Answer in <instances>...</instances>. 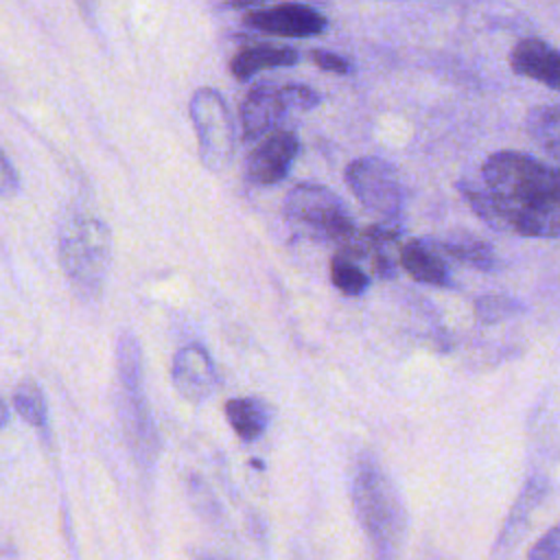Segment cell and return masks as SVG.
<instances>
[{
    "label": "cell",
    "instance_id": "cell-9",
    "mask_svg": "<svg viewBox=\"0 0 560 560\" xmlns=\"http://www.w3.org/2000/svg\"><path fill=\"white\" fill-rule=\"evenodd\" d=\"M300 153V140L289 129H273L252 149L245 162V175L256 186L282 182Z\"/></svg>",
    "mask_w": 560,
    "mask_h": 560
},
{
    "label": "cell",
    "instance_id": "cell-27",
    "mask_svg": "<svg viewBox=\"0 0 560 560\" xmlns=\"http://www.w3.org/2000/svg\"><path fill=\"white\" fill-rule=\"evenodd\" d=\"M7 422H9V407H7L4 398L0 396V429H4Z\"/></svg>",
    "mask_w": 560,
    "mask_h": 560
},
{
    "label": "cell",
    "instance_id": "cell-13",
    "mask_svg": "<svg viewBox=\"0 0 560 560\" xmlns=\"http://www.w3.org/2000/svg\"><path fill=\"white\" fill-rule=\"evenodd\" d=\"M549 490H551V486H549L547 477H542V475L532 477L523 486V490H521V494H518V499H516V503H514V508H512V512H510V516H508V521H505V525H503V529H501V534L494 542L492 556H505V553L514 551V547L525 536L534 512L545 501Z\"/></svg>",
    "mask_w": 560,
    "mask_h": 560
},
{
    "label": "cell",
    "instance_id": "cell-26",
    "mask_svg": "<svg viewBox=\"0 0 560 560\" xmlns=\"http://www.w3.org/2000/svg\"><path fill=\"white\" fill-rule=\"evenodd\" d=\"M223 2L230 9H254V7H265L271 0H223Z\"/></svg>",
    "mask_w": 560,
    "mask_h": 560
},
{
    "label": "cell",
    "instance_id": "cell-15",
    "mask_svg": "<svg viewBox=\"0 0 560 560\" xmlns=\"http://www.w3.org/2000/svg\"><path fill=\"white\" fill-rule=\"evenodd\" d=\"M300 61V52L291 46L280 44H252L243 46L230 61V72L238 81H249L262 70L295 66Z\"/></svg>",
    "mask_w": 560,
    "mask_h": 560
},
{
    "label": "cell",
    "instance_id": "cell-4",
    "mask_svg": "<svg viewBox=\"0 0 560 560\" xmlns=\"http://www.w3.org/2000/svg\"><path fill=\"white\" fill-rule=\"evenodd\" d=\"M116 374L120 418L127 440L136 457L151 468L158 453V429L151 418L149 400L144 394V372L140 343L131 332H120L116 341Z\"/></svg>",
    "mask_w": 560,
    "mask_h": 560
},
{
    "label": "cell",
    "instance_id": "cell-23",
    "mask_svg": "<svg viewBox=\"0 0 560 560\" xmlns=\"http://www.w3.org/2000/svg\"><path fill=\"white\" fill-rule=\"evenodd\" d=\"M308 57L324 72H332V74H350L352 72V63L346 57L337 55V52L315 48V50L308 52Z\"/></svg>",
    "mask_w": 560,
    "mask_h": 560
},
{
    "label": "cell",
    "instance_id": "cell-5",
    "mask_svg": "<svg viewBox=\"0 0 560 560\" xmlns=\"http://www.w3.org/2000/svg\"><path fill=\"white\" fill-rule=\"evenodd\" d=\"M284 219L300 236L319 243H346L354 236V221L346 203L326 186L304 182L284 197Z\"/></svg>",
    "mask_w": 560,
    "mask_h": 560
},
{
    "label": "cell",
    "instance_id": "cell-21",
    "mask_svg": "<svg viewBox=\"0 0 560 560\" xmlns=\"http://www.w3.org/2000/svg\"><path fill=\"white\" fill-rule=\"evenodd\" d=\"M523 311H525V304L510 295H481L475 302V313L481 324H497V322L518 315Z\"/></svg>",
    "mask_w": 560,
    "mask_h": 560
},
{
    "label": "cell",
    "instance_id": "cell-7",
    "mask_svg": "<svg viewBox=\"0 0 560 560\" xmlns=\"http://www.w3.org/2000/svg\"><path fill=\"white\" fill-rule=\"evenodd\" d=\"M346 184L357 201L381 217L383 223L398 225L402 212V186L392 164L381 158H357L346 166Z\"/></svg>",
    "mask_w": 560,
    "mask_h": 560
},
{
    "label": "cell",
    "instance_id": "cell-14",
    "mask_svg": "<svg viewBox=\"0 0 560 560\" xmlns=\"http://www.w3.org/2000/svg\"><path fill=\"white\" fill-rule=\"evenodd\" d=\"M402 269L418 282L433 287H451V269L440 254V245H429V241H407L400 247Z\"/></svg>",
    "mask_w": 560,
    "mask_h": 560
},
{
    "label": "cell",
    "instance_id": "cell-10",
    "mask_svg": "<svg viewBox=\"0 0 560 560\" xmlns=\"http://www.w3.org/2000/svg\"><path fill=\"white\" fill-rule=\"evenodd\" d=\"M282 88L271 83L254 85L241 103V133L245 142L260 140L291 114Z\"/></svg>",
    "mask_w": 560,
    "mask_h": 560
},
{
    "label": "cell",
    "instance_id": "cell-2",
    "mask_svg": "<svg viewBox=\"0 0 560 560\" xmlns=\"http://www.w3.org/2000/svg\"><path fill=\"white\" fill-rule=\"evenodd\" d=\"M352 505L372 551L378 558L400 556L407 534L405 505L396 486L370 453L357 459L352 472Z\"/></svg>",
    "mask_w": 560,
    "mask_h": 560
},
{
    "label": "cell",
    "instance_id": "cell-24",
    "mask_svg": "<svg viewBox=\"0 0 560 560\" xmlns=\"http://www.w3.org/2000/svg\"><path fill=\"white\" fill-rule=\"evenodd\" d=\"M529 558H542V560H558L560 558V527L553 525L527 553Z\"/></svg>",
    "mask_w": 560,
    "mask_h": 560
},
{
    "label": "cell",
    "instance_id": "cell-22",
    "mask_svg": "<svg viewBox=\"0 0 560 560\" xmlns=\"http://www.w3.org/2000/svg\"><path fill=\"white\" fill-rule=\"evenodd\" d=\"M282 92L293 112H308L319 103V94L302 83H287L282 85Z\"/></svg>",
    "mask_w": 560,
    "mask_h": 560
},
{
    "label": "cell",
    "instance_id": "cell-19",
    "mask_svg": "<svg viewBox=\"0 0 560 560\" xmlns=\"http://www.w3.org/2000/svg\"><path fill=\"white\" fill-rule=\"evenodd\" d=\"M13 407L22 420L44 431L48 424V407L42 387L33 378H22L13 389Z\"/></svg>",
    "mask_w": 560,
    "mask_h": 560
},
{
    "label": "cell",
    "instance_id": "cell-3",
    "mask_svg": "<svg viewBox=\"0 0 560 560\" xmlns=\"http://www.w3.org/2000/svg\"><path fill=\"white\" fill-rule=\"evenodd\" d=\"M57 247L72 289L85 300L98 298L112 262L109 228L90 212H70L59 225Z\"/></svg>",
    "mask_w": 560,
    "mask_h": 560
},
{
    "label": "cell",
    "instance_id": "cell-25",
    "mask_svg": "<svg viewBox=\"0 0 560 560\" xmlns=\"http://www.w3.org/2000/svg\"><path fill=\"white\" fill-rule=\"evenodd\" d=\"M20 190V175L0 147V197H13Z\"/></svg>",
    "mask_w": 560,
    "mask_h": 560
},
{
    "label": "cell",
    "instance_id": "cell-8",
    "mask_svg": "<svg viewBox=\"0 0 560 560\" xmlns=\"http://www.w3.org/2000/svg\"><path fill=\"white\" fill-rule=\"evenodd\" d=\"M243 24L278 37H315L328 28V20L311 4L280 2L273 7H258L245 13Z\"/></svg>",
    "mask_w": 560,
    "mask_h": 560
},
{
    "label": "cell",
    "instance_id": "cell-1",
    "mask_svg": "<svg viewBox=\"0 0 560 560\" xmlns=\"http://www.w3.org/2000/svg\"><path fill=\"white\" fill-rule=\"evenodd\" d=\"M462 197L494 230L529 238H558L560 182L553 166L521 153L497 151L481 166V184L459 182Z\"/></svg>",
    "mask_w": 560,
    "mask_h": 560
},
{
    "label": "cell",
    "instance_id": "cell-12",
    "mask_svg": "<svg viewBox=\"0 0 560 560\" xmlns=\"http://www.w3.org/2000/svg\"><path fill=\"white\" fill-rule=\"evenodd\" d=\"M510 66L516 74L534 79L549 90L560 88V55L545 39L525 37L516 42L510 52Z\"/></svg>",
    "mask_w": 560,
    "mask_h": 560
},
{
    "label": "cell",
    "instance_id": "cell-11",
    "mask_svg": "<svg viewBox=\"0 0 560 560\" xmlns=\"http://www.w3.org/2000/svg\"><path fill=\"white\" fill-rule=\"evenodd\" d=\"M171 376L177 394L195 405L206 400L219 383L214 363L201 343H188L177 350Z\"/></svg>",
    "mask_w": 560,
    "mask_h": 560
},
{
    "label": "cell",
    "instance_id": "cell-17",
    "mask_svg": "<svg viewBox=\"0 0 560 560\" xmlns=\"http://www.w3.org/2000/svg\"><path fill=\"white\" fill-rule=\"evenodd\" d=\"M225 418L232 427V431L243 440V442H254L258 440L267 427H269V409L262 400L258 398H230L223 407Z\"/></svg>",
    "mask_w": 560,
    "mask_h": 560
},
{
    "label": "cell",
    "instance_id": "cell-18",
    "mask_svg": "<svg viewBox=\"0 0 560 560\" xmlns=\"http://www.w3.org/2000/svg\"><path fill=\"white\" fill-rule=\"evenodd\" d=\"M560 116L558 105L534 107L527 116V131L540 149H545L553 160L560 155Z\"/></svg>",
    "mask_w": 560,
    "mask_h": 560
},
{
    "label": "cell",
    "instance_id": "cell-16",
    "mask_svg": "<svg viewBox=\"0 0 560 560\" xmlns=\"http://www.w3.org/2000/svg\"><path fill=\"white\" fill-rule=\"evenodd\" d=\"M438 245L444 254H448L455 260H459L468 267H475L479 271H497L499 269V258H497L492 245L472 232H466V230L448 232L444 236V241Z\"/></svg>",
    "mask_w": 560,
    "mask_h": 560
},
{
    "label": "cell",
    "instance_id": "cell-20",
    "mask_svg": "<svg viewBox=\"0 0 560 560\" xmlns=\"http://www.w3.org/2000/svg\"><path fill=\"white\" fill-rule=\"evenodd\" d=\"M330 282L343 295L359 298L370 289V276L354 262V256L339 252L330 260Z\"/></svg>",
    "mask_w": 560,
    "mask_h": 560
},
{
    "label": "cell",
    "instance_id": "cell-6",
    "mask_svg": "<svg viewBox=\"0 0 560 560\" xmlns=\"http://www.w3.org/2000/svg\"><path fill=\"white\" fill-rule=\"evenodd\" d=\"M188 109L201 164L214 173L223 171L234 155V122L223 96L214 88H199L190 96Z\"/></svg>",
    "mask_w": 560,
    "mask_h": 560
}]
</instances>
